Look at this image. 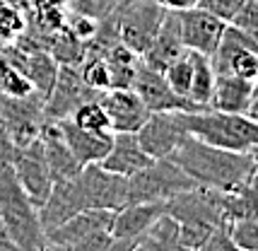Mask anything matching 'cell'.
Here are the masks:
<instances>
[{
	"mask_svg": "<svg viewBox=\"0 0 258 251\" xmlns=\"http://www.w3.org/2000/svg\"><path fill=\"white\" fill-rule=\"evenodd\" d=\"M169 157L191 176L196 186L215 191H236L256 179V152L222 150L193 136L183 138Z\"/></svg>",
	"mask_w": 258,
	"mask_h": 251,
	"instance_id": "1",
	"label": "cell"
},
{
	"mask_svg": "<svg viewBox=\"0 0 258 251\" xmlns=\"http://www.w3.org/2000/svg\"><path fill=\"white\" fill-rule=\"evenodd\" d=\"M0 220L5 222L15 249H46V234L36 206L24 194L10 162L0 160Z\"/></svg>",
	"mask_w": 258,
	"mask_h": 251,
	"instance_id": "2",
	"label": "cell"
},
{
	"mask_svg": "<svg viewBox=\"0 0 258 251\" xmlns=\"http://www.w3.org/2000/svg\"><path fill=\"white\" fill-rule=\"evenodd\" d=\"M186 131L208 145L234 152H256L258 123L246 114H232L220 109H198L186 111Z\"/></svg>",
	"mask_w": 258,
	"mask_h": 251,
	"instance_id": "3",
	"label": "cell"
},
{
	"mask_svg": "<svg viewBox=\"0 0 258 251\" xmlns=\"http://www.w3.org/2000/svg\"><path fill=\"white\" fill-rule=\"evenodd\" d=\"M196 181L171 157H157L133 176H128V203L169 201L171 196L193 189Z\"/></svg>",
	"mask_w": 258,
	"mask_h": 251,
	"instance_id": "4",
	"label": "cell"
},
{
	"mask_svg": "<svg viewBox=\"0 0 258 251\" xmlns=\"http://www.w3.org/2000/svg\"><path fill=\"white\" fill-rule=\"evenodd\" d=\"M167 8H162L157 0H121L116 8V27L121 44L143 56L147 46L162 27Z\"/></svg>",
	"mask_w": 258,
	"mask_h": 251,
	"instance_id": "5",
	"label": "cell"
},
{
	"mask_svg": "<svg viewBox=\"0 0 258 251\" xmlns=\"http://www.w3.org/2000/svg\"><path fill=\"white\" fill-rule=\"evenodd\" d=\"M258 39L248 36L246 32L236 29L234 24L227 22L225 34L220 39L217 48L210 56L215 73H229L239 78L256 80L258 78Z\"/></svg>",
	"mask_w": 258,
	"mask_h": 251,
	"instance_id": "6",
	"label": "cell"
},
{
	"mask_svg": "<svg viewBox=\"0 0 258 251\" xmlns=\"http://www.w3.org/2000/svg\"><path fill=\"white\" fill-rule=\"evenodd\" d=\"M99 94V90H92L82 80L78 66H58L56 80L51 85V90L46 92L44 99V121L56 123V121L70 118L80 104L87 99H97Z\"/></svg>",
	"mask_w": 258,
	"mask_h": 251,
	"instance_id": "7",
	"label": "cell"
},
{
	"mask_svg": "<svg viewBox=\"0 0 258 251\" xmlns=\"http://www.w3.org/2000/svg\"><path fill=\"white\" fill-rule=\"evenodd\" d=\"M140 148L145 150L152 160L169 157L176 145L188 136L186 131V111L171 109V111H150L143 126L135 131Z\"/></svg>",
	"mask_w": 258,
	"mask_h": 251,
	"instance_id": "8",
	"label": "cell"
},
{
	"mask_svg": "<svg viewBox=\"0 0 258 251\" xmlns=\"http://www.w3.org/2000/svg\"><path fill=\"white\" fill-rule=\"evenodd\" d=\"M75 179L85 201V210L90 208L118 210L128 203V176L113 174L101 164H85Z\"/></svg>",
	"mask_w": 258,
	"mask_h": 251,
	"instance_id": "9",
	"label": "cell"
},
{
	"mask_svg": "<svg viewBox=\"0 0 258 251\" xmlns=\"http://www.w3.org/2000/svg\"><path fill=\"white\" fill-rule=\"evenodd\" d=\"M164 213L162 201H150V203H125L123 208L113 210L111 217V249L135 251V241L145 234V229Z\"/></svg>",
	"mask_w": 258,
	"mask_h": 251,
	"instance_id": "10",
	"label": "cell"
},
{
	"mask_svg": "<svg viewBox=\"0 0 258 251\" xmlns=\"http://www.w3.org/2000/svg\"><path fill=\"white\" fill-rule=\"evenodd\" d=\"M12 169L17 174V181L24 189V194L29 196V201L39 208L46 201L51 186H53L39 136L17 150V155L12 160Z\"/></svg>",
	"mask_w": 258,
	"mask_h": 251,
	"instance_id": "11",
	"label": "cell"
},
{
	"mask_svg": "<svg viewBox=\"0 0 258 251\" xmlns=\"http://www.w3.org/2000/svg\"><path fill=\"white\" fill-rule=\"evenodd\" d=\"M176 15H179V32L186 51H198L205 56H213V51L225 34V20H220L217 15L208 12L201 5L176 10Z\"/></svg>",
	"mask_w": 258,
	"mask_h": 251,
	"instance_id": "12",
	"label": "cell"
},
{
	"mask_svg": "<svg viewBox=\"0 0 258 251\" xmlns=\"http://www.w3.org/2000/svg\"><path fill=\"white\" fill-rule=\"evenodd\" d=\"M99 104L109 118L111 133H135L147 118V106L133 87H109L101 90Z\"/></svg>",
	"mask_w": 258,
	"mask_h": 251,
	"instance_id": "13",
	"label": "cell"
},
{
	"mask_svg": "<svg viewBox=\"0 0 258 251\" xmlns=\"http://www.w3.org/2000/svg\"><path fill=\"white\" fill-rule=\"evenodd\" d=\"M111 217L113 210H104V208L80 210L46 232V249H75L90 234L111 227Z\"/></svg>",
	"mask_w": 258,
	"mask_h": 251,
	"instance_id": "14",
	"label": "cell"
},
{
	"mask_svg": "<svg viewBox=\"0 0 258 251\" xmlns=\"http://www.w3.org/2000/svg\"><path fill=\"white\" fill-rule=\"evenodd\" d=\"M131 87L138 92V97L143 99L147 106V111H171V109H181V111H198L188 99L179 97L176 92L169 87V82L164 80V73L145 66L140 60V66L135 70Z\"/></svg>",
	"mask_w": 258,
	"mask_h": 251,
	"instance_id": "15",
	"label": "cell"
},
{
	"mask_svg": "<svg viewBox=\"0 0 258 251\" xmlns=\"http://www.w3.org/2000/svg\"><path fill=\"white\" fill-rule=\"evenodd\" d=\"M208 106L220 109V111H232V114H246L251 118H256V80L229 75V73H215Z\"/></svg>",
	"mask_w": 258,
	"mask_h": 251,
	"instance_id": "16",
	"label": "cell"
},
{
	"mask_svg": "<svg viewBox=\"0 0 258 251\" xmlns=\"http://www.w3.org/2000/svg\"><path fill=\"white\" fill-rule=\"evenodd\" d=\"M80 210H85V201H82V194H80V186L75 176L68 179V181L53 183L48 196H46V201L36 208L39 222L44 227V234L48 229H53L56 225H60L63 220L80 213Z\"/></svg>",
	"mask_w": 258,
	"mask_h": 251,
	"instance_id": "17",
	"label": "cell"
},
{
	"mask_svg": "<svg viewBox=\"0 0 258 251\" xmlns=\"http://www.w3.org/2000/svg\"><path fill=\"white\" fill-rule=\"evenodd\" d=\"M63 140L68 143L70 152L78 157V162L85 164H99L111 145V131H85L70 118L56 121Z\"/></svg>",
	"mask_w": 258,
	"mask_h": 251,
	"instance_id": "18",
	"label": "cell"
},
{
	"mask_svg": "<svg viewBox=\"0 0 258 251\" xmlns=\"http://www.w3.org/2000/svg\"><path fill=\"white\" fill-rule=\"evenodd\" d=\"M39 140H41V148H44V157L48 164V174H51V181H68L73 176H78L82 164L78 162V157L70 152L68 143L63 140L60 131L56 123L44 121L39 128Z\"/></svg>",
	"mask_w": 258,
	"mask_h": 251,
	"instance_id": "19",
	"label": "cell"
},
{
	"mask_svg": "<svg viewBox=\"0 0 258 251\" xmlns=\"http://www.w3.org/2000/svg\"><path fill=\"white\" fill-rule=\"evenodd\" d=\"M183 51H186V46L181 41L179 15H176V10H167L164 20H162V27L157 29L152 44L147 46V51L140 56V60L155 70H164L169 63L176 60Z\"/></svg>",
	"mask_w": 258,
	"mask_h": 251,
	"instance_id": "20",
	"label": "cell"
},
{
	"mask_svg": "<svg viewBox=\"0 0 258 251\" xmlns=\"http://www.w3.org/2000/svg\"><path fill=\"white\" fill-rule=\"evenodd\" d=\"M152 162V157L145 150L140 148L138 136L135 133H111V145L109 152L104 155V160L99 162L104 169L121 174V176H133L135 171H140Z\"/></svg>",
	"mask_w": 258,
	"mask_h": 251,
	"instance_id": "21",
	"label": "cell"
},
{
	"mask_svg": "<svg viewBox=\"0 0 258 251\" xmlns=\"http://www.w3.org/2000/svg\"><path fill=\"white\" fill-rule=\"evenodd\" d=\"M179 246V222L169 213L162 215L145 229V234L135 241V251H171Z\"/></svg>",
	"mask_w": 258,
	"mask_h": 251,
	"instance_id": "22",
	"label": "cell"
},
{
	"mask_svg": "<svg viewBox=\"0 0 258 251\" xmlns=\"http://www.w3.org/2000/svg\"><path fill=\"white\" fill-rule=\"evenodd\" d=\"M191 63H193V73H191V90H188V99H191L198 109H205L210 104V92H213V82H215V68L210 63V56L191 51Z\"/></svg>",
	"mask_w": 258,
	"mask_h": 251,
	"instance_id": "23",
	"label": "cell"
},
{
	"mask_svg": "<svg viewBox=\"0 0 258 251\" xmlns=\"http://www.w3.org/2000/svg\"><path fill=\"white\" fill-rule=\"evenodd\" d=\"M162 73H164V80L169 82V87L176 92L179 97L188 99V90H191V73H193L191 51H183V53H181L176 60H171ZM188 102H191V99H188ZM193 106H196V104H193ZM196 109H198V106H196Z\"/></svg>",
	"mask_w": 258,
	"mask_h": 251,
	"instance_id": "24",
	"label": "cell"
},
{
	"mask_svg": "<svg viewBox=\"0 0 258 251\" xmlns=\"http://www.w3.org/2000/svg\"><path fill=\"white\" fill-rule=\"evenodd\" d=\"M227 232L234 249L258 251V215L227 220Z\"/></svg>",
	"mask_w": 258,
	"mask_h": 251,
	"instance_id": "25",
	"label": "cell"
},
{
	"mask_svg": "<svg viewBox=\"0 0 258 251\" xmlns=\"http://www.w3.org/2000/svg\"><path fill=\"white\" fill-rule=\"evenodd\" d=\"M70 121L78 123L80 128H85V131H111L109 128V118L104 114V106L99 104V97L80 104L78 109L73 111Z\"/></svg>",
	"mask_w": 258,
	"mask_h": 251,
	"instance_id": "26",
	"label": "cell"
},
{
	"mask_svg": "<svg viewBox=\"0 0 258 251\" xmlns=\"http://www.w3.org/2000/svg\"><path fill=\"white\" fill-rule=\"evenodd\" d=\"M118 5H121V0H68V10L78 12L82 17H90L94 22L109 17Z\"/></svg>",
	"mask_w": 258,
	"mask_h": 251,
	"instance_id": "27",
	"label": "cell"
},
{
	"mask_svg": "<svg viewBox=\"0 0 258 251\" xmlns=\"http://www.w3.org/2000/svg\"><path fill=\"white\" fill-rule=\"evenodd\" d=\"M229 24H234L236 29H241L248 36L258 39V0H244L232 15Z\"/></svg>",
	"mask_w": 258,
	"mask_h": 251,
	"instance_id": "28",
	"label": "cell"
},
{
	"mask_svg": "<svg viewBox=\"0 0 258 251\" xmlns=\"http://www.w3.org/2000/svg\"><path fill=\"white\" fill-rule=\"evenodd\" d=\"M241 3H244V0H198L201 8H205L208 12L217 15V17L225 20V22L232 20V15L236 12V8H239Z\"/></svg>",
	"mask_w": 258,
	"mask_h": 251,
	"instance_id": "29",
	"label": "cell"
},
{
	"mask_svg": "<svg viewBox=\"0 0 258 251\" xmlns=\"http://www.w3.org/2000/svg\"><path fill=\"white\" fill-rule=\"evenodd\" d=\"M157 3L167 10H186V8L198 5V0H157Z\"/></svg>",
	"mask_w": 258,
	"mask_h": 251,
	"instance_id": "30",
	"label": "cell"
},
{
	"mask_svg": "<svg viewBox=\"0 0 258 251\" xmlns=\"http://www.w3.org/2000/svg\"><path fill=\"white\" fill-rule=\"evenodd\" d=\"M0 251H15V244H12L10 234H8V227H5L3 220H0Z\"/></svg>",
	"mask_w": 258,
	"mask_h": 251,
	"instance_id": "31",
	"label": "cell"
}]
</instances>
